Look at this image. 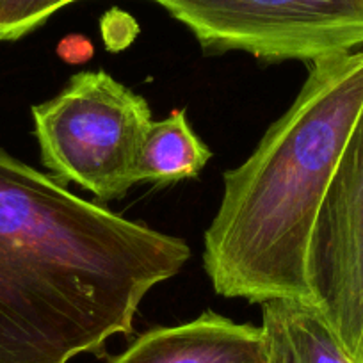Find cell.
I'll return each mask as SVG.
<instances>
[{
    "instance_id": "8992f818",
    "label": "cell",
    "mask_w": 363,
    "mask_h": 363,
    "mask_svg": "<svg viewBox=\"0 0 363 363\" xmlns=\"http://www.w3.org/2000/svg\"><path fill=\"white\" fill-rule=\"evenodd\" d=\"M109 363H269L260 326L205 312L177 326L139 335Z\"/></svg>"
},
{
    "instance_id": "ba28073f",
    "label": "cell",
    "mask_w": 363,
    "mask_h": 363,
    "mask_svg": "<svg viewBox=\"0 0 363 363\" xmlns=\"http://www.w3.org/2000/svg\"><path fill=\"white\" fill-rule=\"evenodd\" d=\"M212 152L194 134L184 109L152 121L143 139L135 166V184L171 186L196 178L211 160Z\"/></svg>"
},
{
    "instance_id": "6da1fadb",
    "label": "cell",
    "mask_w": 363,
    "mask_h": 363,
    "mask_svg": "<svg viewBox=\"0 0 363 363\" xmlns=\"http://www.w3.org/2000/svg\"><path fill=\"white\" fill-rule=\"evenodd\" d=\"M186 240L69 193L0 148V363H69L132 335Z\"/></svg>"
},
{
    "instance_id": "7a4b0ae2",
    "label": "cell",
    "mask_w": 363,
    "mask_h": 363,
    "mask_svg": "<svg viewBox=\"0 0 363 363\" xmlns=\"http://www.w3.org/2000/svg\"><path fill=\"white\" fill-rule=\"evenodd\" d=\"M294 104L239 167L223 174L203 265L219 296L313 305L308 255L317 216L363 111V50L308 65Z\"/></svg>"
},
{
    "instance_id": "52a82bcc",
    "label": "cell",
    "mask_w": 363,
    "mask_h": 363,
    "mask_svg": "<svg viewBox=\"0 0 363 363\" xmlns=\"http://www.w3.org/2000/svg\"><path fill=\"white\" fill-rule=\"evenodd\" d=\"M269 363H354L313 305L274 299L262 305Z\"/></svg>"
},
{
    "instance_id": "277c9868",
    "label": "cell",
    "mask_w": 363,
    "mask_h": 363,
    "mask_svg": "<svg viewBox=\"0 0 363 363\" xmlns=\"http://www.w3.org/2000/svg\"><path fill=\"white\" fill-rule=\"evenodd\" d=\"M205 52H246L267 62L305 61L363 47V0H153Z\"/></svg>"
},
{
    "instance_id": "3957f363",
    "label": "cell",
    "mask_w": 363,
    "mask_h": 363,
    "mask_svg": "<svg viewBox=\"0 0 363 363\" xmlns=\"http://www.w3.org/2000/svg\"><path fill=\"white\" fill-rule=\"evenodd\" d=\"M41 162L55 180L96 200L127 196L152 111L141 95L109 73L79 72L48 102L33 107Z\"/></svg>"
},
{
    "instance_id": "9c48e42d",
    "label": "cell",
    "mask_w": 363,
    "mask_h": 363,
    "mask_svg": "<svg viewBox=\"0 0 363 363\" xmlns=\"http://www.w3.org/2000/svg\"><path fill=\"white\" fill-rule=\"evenodd\" d=\"M77 0H0V41H16Z\"/></svg>"
},
{
    "instance_id": "30bf717a",
    "label": "cell",
    "mask_w": 363,
    "mask_h": 363,
    "mask_svg": "<svg viewBox=\"0 0 363 363\" xmlns=\"http://www.w3.org/2000/svg\"><path fill=\"white\" fill-rule=\"evenodd\" d=\"M57 55L66 65H86L95 55V47L80 34H69L57 45Z\"/></svg>"
},
{
    "instance_id": "5b68a950",
    "label": "cell",
    "mask_w": 363,
    "mask_h": 363,
    "mask_svg": "<svg viewBox=\"0 0 363 363\" xmlns=\"http://www.w3.org/2000/svg\"><path fill=\"white\" fill-rule=\"evenodd\" d=\"M313 306L363 363V111L326 191L308 255Z\"/></svg>"
}]
</instances>
